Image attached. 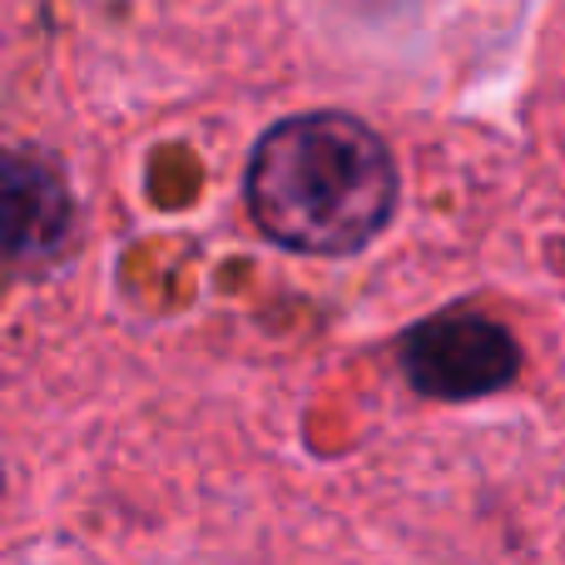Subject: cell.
Instances as JSON below:
<instances>
[{"label": "cell", "instance_id": "1", "mask_svg": "<svg viewBox=\"0 0 565 565\" xmlns=\"http://www.w3.org/2000/svg\"><path fill=\"white\" fill-rule=\"evenodd\" d=\"M397 209L392 154L352 115H292L248 159V214L298 254H358Z\"/></svg>", "mask_w": 565, "mask_h": 565}, {"label": "cell", "instance_id": "2", "mask_svg": "<svg viewBox=\"0 0 565 565\" xmlns=\"http://www.w3.org/2000/svg\"><path fill=\"white\" fill-rule=\"evenodd\" d=\"M521 367V348L481 312H441L402 342V372L422 397L471 402L501 392Z\"/></svg>", "mask_w": 565, "mask_h": 565}, {"label": "cell", "instance_id": "3", "mask_svg": "<svg viewBox=\"0 0 565 565\" xmlns=\"http://www.w3.org/2000/svg\"><path fill=\"white\" fill-rule=\"evenodd\" d=\"M70 189L60 169L30 154H0V258L55 254L70 234Z\"/></svg>", "mask_w": 565, "mask_h": 565}]
</instances>
